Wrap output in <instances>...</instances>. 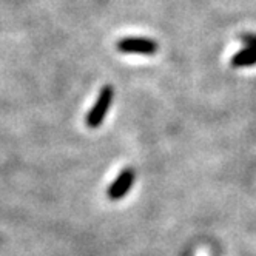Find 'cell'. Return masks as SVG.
<instances>
[{
  "instance_id": "1",
  "label": "cell",
  "mask_w": 256,
  "mask_h": 256,
  "mask_svg": "<svg viewBox=\"0 0 256 256\" xmlns=\"http://www.w3.org/2000/svg\"><path fill=\"white\" fill-rule=\"evenodd\" d=\"M112 99H113V88L112 86H104V90L100 91V94L98 98V102L94 104V106L91 108V112L86 118V124L91 128H96L100 125V122L104 120L106 110L112 105Z\"/></svg>"
},
{
  "instance_id": "2",
  "label": "cell",
  "mask_w": 256,
  "mask_h": 256,
  "mask_svg": "<svg viewBox=\"0 0 256 256\" xmlns=\"http://www.w3.org/2000/svg\"><path fill=\"white\" fill-rule=\"evenodd\" d=\"M118 50L124 52H134V54H154L158 51V45L150 39L126 38L118 44Z\"/></svg>"
},
{
  "instance_id": "3",
  "label": "cell",
  "mask_w": 256,
  "mask_h": 256,
  "mask_svg": "<svg viewBox=\"0 0 256 256\" xmlns=\"http://www.w3.org/2000/svg\"><path fill=\"white\" fill-rule=\"evenodd\" d=\"M133 180H134V173L133 170L130 168H126L124 170L119 178L113 182V186L108 188V196L112 198V199H120L122 196L126 194V192L130 190L132 184H133Z\"/></svg>"
},
{
  "instance_id": "4",
  "label": "cell",
  "mask_w": 256,
  "mask_h": 256,
  "mask_svg": "<svg viewBox=\"0 0 256 256\" xmlns=\"http://www.w3.org/2000/svg\"><path fill=\"white\" fill-rule=\"evenodd\" d=\"M254 64H256V50L254 48H246L232 58L233 66H252Z\"/></svg>"
},
{
  "instance_id": "5",
  "label": "cell",
  "mask_w": 256,
  "mask_h": 256,
  "mask_svg": "<svg viewBox=\"0 0 256 256\" xmlns=\"http://www.w3.org/2000/svg\"><path fill=\"white\" fill-rule=\"evenodd\" d=\"M242 40L248 45V48H254V50H256V36H253V34H246L244 38H242Z\"/></svg>"
}]
</instances>
